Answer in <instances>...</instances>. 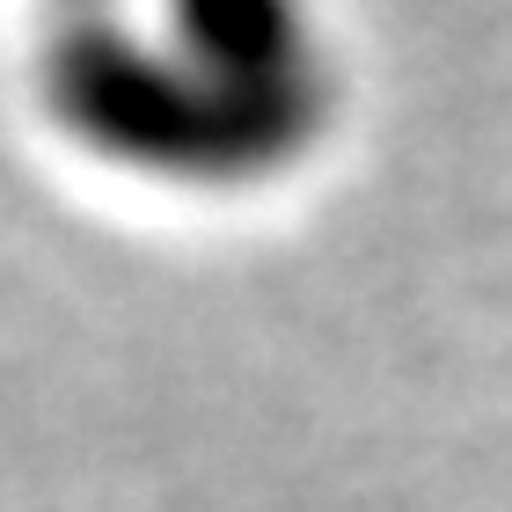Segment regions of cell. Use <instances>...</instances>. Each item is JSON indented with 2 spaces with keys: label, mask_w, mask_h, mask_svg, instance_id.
<instances>
[{
  "label": "cell",
  "mask_w": 512,
  "mask_h": 512,
  "mask_svg": "<svg viewBox=\"0 0 512 512\" xmlns=\"http://www.w3.org/2000/svg\"><path fill=\"white\" fill-rule=\"evenodd\" d=\"M22 96L88 169L161 198H256L337 139L322 0H30Z\"/></svg>",
  "instance_id": "obj_1"
}]
</instances>
